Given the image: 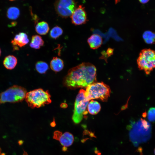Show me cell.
<instances>
[{
	"instance_id": "cell-1",
	"label": "cell",
	"mask_w": 155,
	"mask_h": 155,
	"mask_svg": "<svg viewBox=\"0 0 155 155\" xmlns=\"http://www.w3.org/2000/svg\"><path fill=\"white\" fill-rule=\"evenodd\" d=\"M96 71L92 64L83 63L69 70L64 78V84L70 88H86L96 82Z\"/></svg>"
},
{
	"instance_id": "cell-2",
	"label": "cell",
	"mask_w": 155,
	"mask_h": 155,
	"mask_svg": "<svg viewBox=\"0 0 155 155\" xmlns=\"http://www.w3.org/2000/svg\"><path fill=\"white\" fill-rule=\"evenodd\" d=\"M132 132L134 142L137 144L148 141L151 136L152 127L150 123L142 118L132 124Z\"/></svg>"
},
{
	"instance_id": "cell-3",
	"label": "cell",
	"mask_w": 155,
	"mask_h": 155,
	"mask_svg": "<svg viewBox=\"0 0 155 155\" xmlns=\"http://www.w3.org/2000/svg\"><path fill=\"white\" fill-rule=\"evenodd\" d=\"M111 90L109 87L103 82H95L88 86L85 92V96L89 101L95 99L106 101L109 97Z\"/></svg>"
},
{
	"instance_id": "cell-4",
	"label": "cell",
	"mask_w": 155,
	"mask_h": 155,
	"mask_svg": "<svg viewBox=\"0 0 155 155\" xmlns=\"http://www.w3.org/2000/svg\"><path fill=\"white\" fill-rule=\"evenodd\" d=\"M25 100L28 106L39 108L51 103V96L48 91L40 88L31 91L26 93Z\"/></svg>"
},
{
	"instance_id": "cell-5",
	"label": "cell",
	"mask_w": 155,
	"mask_h": 155,
	"mask_svg": "<svg viewBox=\"0 0 155 155\" xmlns=\"http://www.w3.org/2000/svg\"><path fill=\"white\" fill-rule=\"evenodd\" d=\"M138 68L147 75L155 68V51L145 49L140 51L137 59Z\"/></svg>"
},
{
	"instance_id": "cell-6",
	"label": "cell",
	"mask_w": 155,
	"mask_h": 155,
	"mask_svg": "<svg viewBox=\"0 0 155 155\" xmlns=\"http://www.w3.org/2000/svg\"><path fill=\"white\" fill-rule=\"evenodd\" d=\"M26 93V90L24 88L13 85L0 94V103H14L21 102L25 98Z\"/></svg>"
},
{
	"instance_id": "cell-7",
	"label": "cell",
	"mask_w": 155,
	"mask_h": 155,
	"mask_svg": "<svg viewBox=\"0 0 155 155\" xmlns=\"http://www.w3.org/2000/svg\"><path fill=\"white\" fill-rule=\"evenodd\" d=\"M85 91L81 89L79 91L75 99L72 119L75 123L82 120L83 115L87 114L86 109L89 101L85 96Z\"/></svg>"
},
{
	"instance_id": "cell-8",
	"label": "cell",
	"mask_w": 155,
	"mask_h": 155,
	"mask_svg": "<svg viewBox=\"0 0 155 155\" xmlns=\"http://www.w3.org/2000/svg\"><path fill=\"white\" fill-rule=\"evenodd\" d=\"M55 6L57 14L64 18L71 16L77 8L75 0H57Z\"/></svg>"
},
{
	"instance_id": "cell-9",
	"label": "cell",
	"mask_w": 155,
	"mask_h": 155,
	"mask_svg": "<svg viewBox=\"0 0 155 155\" xmlns=\"http://www.w3.org/2000/svg\"><path fill=\"white\" fill-rule=\"evenodd\" d=\"M72 23L75 25L85 24L87 18L84 7L80 5L75 9L71 16Z\"/></svg>"
},
{
	"instance_id": "cell-10",
	"label": "cell",
	"mask_w": 155,
	"mask_h": 155,
	"mask_svg": "<svg viewBox=\"0 0 155 155\" xmlns=\"http://www.w3.org/2000/svg\"><path fill=\"white\" fill-rule=\"evenodd\" d=\"M29 42L27 35L25 33L21 32L16 34L11 43L15 50H18L19 47H22L27 44Z\"/></svg>"
},
{
	"instance_id": "cell-11",
	"label": "cell",
	"mask_w": 155,
	"mask_h": 155,
	"mask_svg": "<svg viewBox=\"0 0 155 155\" xmlns=\"http://www.w3.org/2000/svg\"><path fill=\"white\" fill-rule=\"evenodd\" d=\"M87 42L91 49H95L101 46L102 40L99 35L95 34L92 35L88 38Z\"/></svg>"
},
{
	"instance_id": "cell-12",
	"label": "cell",
	"mask_w": 155,
	"mask_h": 155,
	"mask_svg": "<svg viewBox=\"0 0 155 155\" xmlns=\"http://www.w3.org/2000/svg\"><path fill=\"white\" fill-rule=\"evenodd\" d=\"M73 141L74 137L73 135L67 132L62 134L59 140L61 144L65 147L71 145Z\"/></svg>"
},
{
	"instance_id": "cell-13",
	"label": "cell",
	"mask_w": 155,
	"mask_h": 155,
	"mask_svg": "<svg viewBox=\"0 0 155 155\" xmlns=\"http://www.w3.org/2000/svg\"><path fill=\"white\" fill-rule=\"evenodd\" d=\"M50 67L54 71L58 72L63 68L64 64L63 60L57 57H54L50 62Z\"/></svg>"
},
{
	"instance_id": "cell-14",
	"label": "cell",
	"mask_w": 155,
	"mask_h": 155,
	"mask_svg": "<svg viewBox=\"0 0 155 155\" xmlns=\"http://www.w3.org/2000/svg\"><path fill=\"white\" fill-rule=\"evenodd\" d=\"M17 59L13 55H9L6 56L3 61V64L5 68L8 69H14L17 63Z\"/></svg>"
},
{
	"instance_id": "cell-15",
	"label": "cell",
	"mask_w": 155,
	"mask_h": 155,
	"mask_svg": "<svg viewBox=\"0 0 155 155\" xmlns=\"http://www.w3.org/2000/svg\"><path fill=\"white\" fill-rule=\"evenodd\" d=\"M44 43V41L41 36L35 35L32 36L30 46L32 48L37 49L43 46Z\"/></svg>"
},
{
	"instance_id": "cell-16",
	"label": "cell",
	"mask_w": 155,
	"mask_h": 155,
	"mask_svg": "<svg viewBox=\"0 0 155 155\" xmlns=\"http://www.w3.org/2000/svg\"><path fill=\"white\" fill-rule=\"evenodd\" d=\"M35 30L36 32L40 35H45L49 32V27L48 24L45 21H42L37 23Z\"/></svg>"
},
{
	"instance_id": "cell-17",
	"label": "cell",
	"mask_w": 155,
	"mask_h": 155,
	"mask_svg": "<svg viewBox=\"0 0 155 155\" xmlns=\"http://www.w3.org/2000/svg\"><path fill=\"white\" fill-rule=\"evenodd\" d=\"M87 109L89 113L92 115L97 114L100 111L101 106L97 101L91 100L88 104Z\"/></svg>"
},
{
	"instance_id": "cell-18",
	"label": "cell",
	"mask_w": 155,
	"mask_h": 155,
	"mask_svg": "<svg viewBox=\"0 0 155 155\" xmlns=\"http://www.w3.org/2000/svg\"><path fill=\"white\" fill-rule=\"evenodd\" d=\"M20 15V10L16 7H11L8 9L7 11V17L10 20H16L18 18Z\"/></svg>"
},
{
	"instance_id": "cell-19",
	"label": "cell",
	"mask_w": 155,
	"mask_h": 155,
	"mask_svg": "<svg viewBox=\"0 0 155 155\" xmlns=\"http://www.w3.org/2000/svg\"><path fill=\"white\" fill-rule=\"evenodd\" d=\"M143 38L145 42L148 44H152L155 42V33L150 31L144 32Z\"/></svg>"
},
{
	"instance_id": "cell-20",
	"label": "cell",
	"mask_w": 155,
	"mask_h": 155,
	"mask_svg": "<svg viewBox=\"0 0 155 155\" xmlns=\"http://www.w3.org/2000/svg\"><path fill=\"white\" fill-rule=\"evenodd\" d=\"M35 68L38 72L41 74L45 73L49 69L48 64L45 62L40 61L36 62Z\"/></svg>"
},
{
	"instance_id": "cell-21",
	"label": "cell",
	"mask_w": 155,
	"mask_h": 155,
	"mask_svg": "<svg viewBox=\"0 0 155 155\" xmlns=\"http://www.w3.org/2000/svg\"><path fill=\"white\" fill-rule=\"evenodd\" d=\"M63 33L62 29L58 26L54 27L51 30L49 35L51 38L56 39L61 36Z\"/></svg>"
},
{
	"instance_id": "cell-22",
	"label": "cell",
	"mask_w": 155,
	"mask_h": 155,
	"mask_svg": "<svg viewBox=\"0 0 155 155\" xmlns=\"http://www.w3.org/2000/svg\"><path fill=\"white\" fill-rule=\"evenodd\" d=\"M147 117L148 120L151 122H155V108L151 107L148 111Z\"/></svg>"
},
{
	"instance_id": "cell-23",
	"label": "cell",
	"mask_w": 155,
	"mask_h": 155,
	"mask_svg": "<svg viewBox=\"0 0 155 155\" xmlns=\"http://www.w3.org/2000/svg\"><path fill=\"white\" fill-rule=\"evenodd\" d=\"M62 134V133L61 132L58 131H56L54 133L53 138L56 140L59 141Z\"/></svg>"
},
{
	"instance_id": "cell-24",
	"label": "cell",
	"mask_w": 155,
	"mask_h": 155,
	"mask_svg": "<svg viewBox=\"0 0 155 155\" xmlns=\"http://www.w3.org/2000/svg\"><path fill=\"white\" fill-rule=\"evenodd\" d=\"M150 0H139L140 2L142 4H145L148 2Z\"/></svg>"
},
{
	"instance_id": "cell-25",
	"label": "cell",
	"mask_w": 155,
	"mask_h": 155,
	"mask_svg": "<svg viewBox=\"0 0 155 155\" xmlns=\"http://www.w3.org/2000/svg\"><path fill=\"white\" fill-rule=\"evenodd\" d=\"M23 155H27V153L26 152H24L23 154Z\"/></svg>"
},
{
	"instance_id": "cell-26",
	"label": "cell",
	"mask_w": 155,
	"mask_h": 155,
	"mask_svg": "<svg viewBox=\"0 0 155 155\" xmlns=\"http://www.w3.org/2000/svg\"><path fill=\"white\" fill-rule=\"evenodd\" d=\"M1 49L0 48V56L1 55Z\"/></svg>"
},
{
	"instance_id": "cell-27",
	"label": "cell",
	"mask_w": 155,
	"mask_h": 155,
	"mask_svg": "<svg viewBox=\"0 0 155 155\" xmlns=\"http://www.w3.org/2000/svg\"><path fill=\"white\" fill-rule=\"evenodd\" d=\"M154 154H155V149H154Z\"/></svg>"
},
{
	"instance_id": "cell-28",
	"label": "cell",
	"mask_w": 155,
	"mask_h": 155,
	"mask_svg": "<svg viewBox=\"0 0 155 155\" xmlns=\"http://www.w3.org/2000/svg\"><path fill=\"white\" fill-rule=\"evenodd\" d=\"M9 0L10 1H14V0Z\"/></svg>"
}]
</instances>
